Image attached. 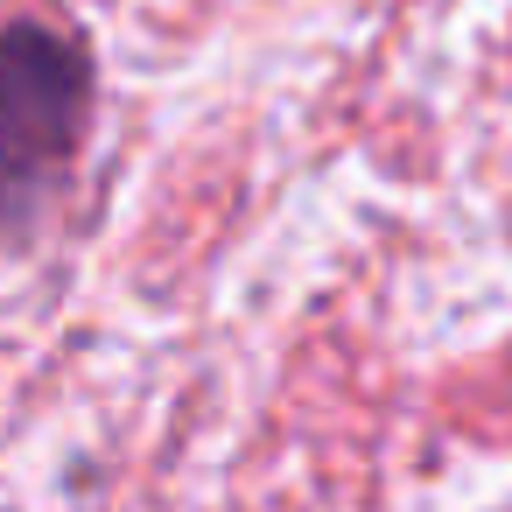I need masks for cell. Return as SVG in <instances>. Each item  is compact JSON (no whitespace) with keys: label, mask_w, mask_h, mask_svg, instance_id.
<instances>
[{"label":"cell","mask_w":512,"mask_h":512,"mask_svg":"<svg viewBox=\"0 0 512 512\" xmlns=\"http://www.w3.org/2000/svg\"><path fill=\"white\" fill-rule=\"evenodd\" d=\"M92 120V64L43 22L0 29V246L43 225Z\"/></svg>","instance_id":"obj_1"}]
</instances>
